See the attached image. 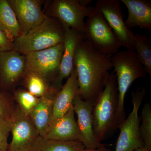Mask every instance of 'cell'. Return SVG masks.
<instances>
[{
  "label": "cell",
  "mask_w": 151,
  "mask_h": 151,
  "mask_svg": "<svg viewBox=\"0 0 151 151\" xmlns=\"http://www.w3.org/2000/svg\"><path fill=\"white\" fill-rule=\"evenodd\" d=\"M74 66L77 73L78 95L94 105L106 86L113 68L111 57L94 48L85 37L76 48Z\"/></svg>",
  "instance_id": "6da1fadb"
},
{
  "label": "cell",
  "mask_w": 151,
  "mask_h": 151,
  "mask_svg": "<svg viewBox=\"0 0 151 151\" xmlns=\"http://www.w3.org/2000/svg\"><path fill=\"white\" fill-rule=\"evenodd\" d=\"M57 93H52L39 98L29 117L39 134L44 137L52 122L53 99Z\"/></svg>",
  "instance_id": "ac0fdd59"
},
{
  "label": "cell",
  "mask_w": 151,
  "mask_h": 151,
  "mask_svg": "<svg viewBox=\"0 0 151 151\" xmlns=\"http://www.w3.org/2000/svg\"><path fill=\"white\" fill-rule=\"evenodd\" d=\"M15 98L19 106L20 110L25 116H29L38 101L39 98L27 90L20 89L15 93Z\"/></svg>",
  "instance_id": "cb8c5ba5"
},
{
  "label": "cell",
  "mask_w": 151,
  "mask_h": 151,
  "mask_svg": "<svg viewBox=\"0 0 151 151\" xmlns=\"http://www.w3.org/2000/svg\"><path fill=\"white\" fill-rule=\"evenodd\" d=\"M146 94L145 88H139L132 92L133 108L128 117L118 127L120 132L115 151H134L145 147L140 131L138 111Z\"/></svg>",
  "instance_id": "8992f818"
},
{
  "label": "cell",
  "mask_w": 151,
  "mask_h": 151,
  "mask_svg": "<svg viewBox=\"0 0 151 151\" xmlns=\"http://www.w3.org/2000/svg\"><path fill=\"white\" fill-rule=\"evenodd\" d=\"M44 12L46 16L58 19L64 26L84 35V19L94 10V7L81 5L79 0H53L49 2Z\"/></svg>",
  "instance_id": "52a82bcc"
},
{
  "label": "cell",
  "mask_w": 151,
  "mask_h": 151,
  "mask_svg": "<svg viewBox=\"0 0 151 151\" xmlns=\"http://www.w3.org/2000/svg\"><path fill=\"white\" fill-rule=\"evenodd\" d=\"M14 42L8 37L3 31L0 29V52L14 50Z\"/></svg>",
  "instance_id": "4316f807"
},
{
  "label": "cell",
  "mask_w": 151,
  "mask_h": 151,
  "mask_svg": "<svg viewBox=\"0 0 151 151\" xmlns=\"http://www.w3.org/2000/svg\"><path fill=\"white\" fill-rule=\"evenodd\" d=\"M84 35L94 48L110 57L122 46L103 14L95 7L85 22Z\"/></svg>",
  "instance_id": "5b68a950"
},
{
  "label": "cell",
  "mask_w": 151,
  "mask_h": 151,
  "mask_svg": "<svg viewBox=\"0 0 151 151\" xmlns=\"http://www.w3.org/2000/svg\"><path fill=\"white\" fill-rule=\"evenodd\" d=\"M74 114L73 106L65 115L52 121L44 137L56 140L81 142V135Z\"/></svg>",
  "instance_id": "9a60e30c"
},
{
  "label": "cell",
  "mask_w": 151,
  "mask_h": 151,
  "mask_svg": "<svg viewBox=\"0 0 151 151\" xmlns=\"http://www.w3.org/2000/svg\"><path fill=\"white\" fill-rule=\"evenodd\" d=\"M83 151H112L111 149L105 147V145L102 146L99 148L93 149H85Z\"/></svg>",
  "instance_id": "83f0119b"
},
{
  "label": "cell",
  "mask_w": 151,
  "mask_h": 151,
  "mask_svg": "<svg viewBox=\"0 0 151 151\" xmlns=\"http://www.w3.org/2000/svg\"><path fill=\"white\" fill-rule=\"evenodd\" d=\"M7 95L0 91V116L12 118L15 110Z\"/></svg>",
  "instance_id": "484cf974"
},
{
  "label": "cell",
  "mask_w": 151,
  "mask_h": 151,
  "mask_svg": "<svg viewBox=\"0 0 151 151\" xmlns=\"http://www.w3.org/2000/svg\"><path fill=\"white\" fill-rule=\"evenodd\" d=\"M85 149L80 141L56 140L40 136L31 151H83Z\"/></svg>",
  "instance_id": "ffe728a7"
},
{
  "label": "cell",
  "mask_w": 151,
  "mask_h": 151,
  "mask_svg": "<svg viewBox=\"0 0 151 151\" xmlns=\"http://www.w3.org/2000/svg\"><path fill=\"white\" fill-rule=\"evenodd\" d=\"M23 77L27 91L38 98L57 92L48 86V83L44 78L39 76L28 73L25 74Z\"/></svg>",
  "instance_id": "7402d4cb"
},
{
  "label": "cell",
  "mask_w": 151,
  "mask_h": 151,
  "mask_svg": "<svg viewBox=\"0 0 151 151\" xmlns=\"http://www.w3.org/2000/svg\"><path fill=\"white\" fill-rule=\"evenodd\" d=\"M135 51L147 74L151 76V39L150 37L134 35Z\"/></svg>",
  "instance_id": "44dd1931"
},
{
  "label": "cell",
  "mask_w": 151,
  "mask_h": 151,
  "mask_svg": "<svg viewBox=\"0 0 151 151\" xmlns=\"http://www.w3.org/2000/svg\"><path fill=\"white\" fill-rule=\"evenodd\" d=\"M140 131L145 147L151 151V107L150 103L145 104L141 113Z\"/></svg>",
  "instance_id": "603a6c76"
},
{
  "label": "cell",
  "mask_w": 151,
  "mask_h": 151,
  "mask_svg": "<svg viewBox=\"0 0 151 151\" xmlns=\"http://www.w3.org/2000/svg\"><path fill=\"white\" fill-rule=\"evenodd\" d=\"M65 29L64 50L58 75L52 82L51 88L58 92L62 87V82L71 74L74 67V54L78 42L85 37L84 34L66 26Z\"/></svg>",
  "instance_id": "4fadbf2b"
},
{
  "label": "cell",
  "mask_w": 151,
  "mask_h": 151,
  "mask_svg": "<svg viewBox=\"0 0 151 151\" xmlns=\"http://www.w3.org/2000/svg\"><path fill=\"white\" fill-rule=\"evenodd\" d=\"M92 103L76 95L73 102L74 113L77 117V123L81 135V142L86 149H96L105 145L97 142L93 129Z\"/></svg>",
  "instance_id": "7c38bea8"
},
{
  "label": "cell",
  "mask_w": 151,
  "mask_h": 151,
  "mask_svg": "<svg viewBox=\"0 0 151 151\" xmlns=\"http://www.w3.org/2000/svg\"><path fill=\"white\" fill-rule=\"evenodd\" d=\"M79 3L81 5L84 6H89V5L92 3V1L91 0H79Z\"/></svg>",
  "instance_id": "f1b7e54d"
},
{
  "label": "cell",
  "mask_w": 151,
  "mask_h": 151,
  "mask_svg": "<svg viewBox=\"0 0 151 151\" xmlns=\"http://www.w3.org/2000/svg\"><path fill=\"white\" fill-rule=\"evenodd\" d=\"M12 126V118L0 116V150H8V140Z\"/></svg>",
  "instance_id": "d4e9b609"
},
{
  "label": "cell",
  "mask_w": 151,
  "mask_h": 151,
  "mask_svg": "<svg viewBox=\"0 0 151 151\" xmlns=\"http://www.w3.org/2000/svg\"><path fill=\"white\" fill-rule=\"evenodd\" d=\"M134 151H151L150 150H148L145 147L141 148H139L135 150Z\"/></svg>",
  "instance_id": "f546056e"
},
{
  "label": "cell",
  "mask_w": 151,
  "mask_h": 151,
  "mask_svg": "<svg viewBox=\"0 0 151 151\" xmlns=\"http://www.w3.org/2000/svg\"><path fill=\"white\" fill-rule=\"evenodd\" d=\"M15 14L21 36L41 24L46 15L42 9L44 1L41 0H8Z\"/></svg>",
  "instance_id": "8fae6325"
},
{
  "label": "cell",
  "mask_w": 151,
  "mask_h": 151,
  "mask_svg": "<svg viewBox=\"0 0 151 151\" xmlns=\"http://www.w3.org/2000/svg\"><path fill=\"white\" fill-rule=\"evenodd\" d=\"M116 73L119 98L116 113L117 127L126 119L124 100L128 89L134 81L147 75L145 68L141 64L135 51L128 50L118 52L111 57Z\"/></svg>",
  "instance_id": "7a4b0ae2"
},
{
  "label": "cell",
  "mask_w": 151,
  "mask_h": 151,
  "mask_svg": "<svg viewBox=\"0 0 151 151\" xmlns=\"http://www.w3.org/2000/svg\"><path fill=\"white\" fill-rule=\"evenodd\" d=\"M118 93L116 74L110 73L107 84L93 105L92 121L94 135L101 143L107 134L118 129L116 113Z\"/></svg>",
  "instance_id": "3957f363"
},
{
  "label": "cell",
  "mask_w": 151,
  "mask_h": 151,
  "mask_svg": "<svg viewBox=\"0 0 151 151\" xmlns=\"http://www.w3.org/2000/svg\"><path fill=\"white\" fill-rule=\"evenodd\" d=\"M95 7L103 14L108 24L121 42L122 46L135 51L134 34L124 21V14L119 0H98Z\"/></svg>",
  "instance_id": "9c48e42d"
},
{
  "label": "cell",
  "mask_w": 151,
  "mask_h": 151,
  "mask_svg": "<svg viewBox=\"0 0 151 151\" xmlns=\"http://www.w3.org/2000/svg\"><path fill=\"white\" fill-rule=\"evenodd\" d=\"M127 7L128 16L125 21L129 29L139 27L151 29V1L150 0H121Z\"/></svg>",
  "instance_id": "e0dca14e"
},
{
  "label": "cell",
  "mask_w": 151,
  "mask_h": 151,
  "mask_svg": "<svg viewBox=\"0 0 151 151\" xmlns=\"http://www.w3.org/2000/svg\"><path fill=\"white\" fill-rule=\"evenodd\" d=\"M0 151H9L8 150H0Z\"/></svg>",
  "instance_id": "4dcf8cb0"
},
{
  "label": "cell",
  "mask_w": 151,
  "mask_h": 151,
  "mask_svg": "<svg viewBox=\"0 0 151 151\" xmlns=\"http://www.w3.org/2000/svg\"><path fill=\"white\" fill-rule=\"evenodd\" d=\"M0 29L13 42L21 36L15 14L8 0H0Z\"/></svg>",
  "instance_id": "d6986e66"
},
{
  "label": "cell",
  "mask_w": 151,
  "mask_h": 151,
  "mask_svg": "<svg viewBox=\"0 0 151 151\" xmlns=\"http://www.w3.org/2000/svg\"><path fill=\"white\" fill-rule=\"evenodd\" d=\"M12 141L9 151H31L40 135L29 116L18 108L12 118Z\"/></svg>",
  "instance_id": "30bf717a"
},
{
  "label": "cell",
  "mask_w": 151,
  "mask_h": 151,
  "mask_svg": "<svg viewBox=\"0 0 151 151\" xmlns=\"http://www.w3.org/2000/svg\"><path fill=\"white\" fill-rule=\"evenodd\" d=\"M65 34L59 20L46 16L39 25L14 40V50L24 55L43 50L63 42Z\"/></svg>",
  "instance_id": "277c9868"
},
{
  "label": "cell",
  "mask_w": 151,
  "mask_h": 151,
  "mask_svg": "<svg viewBox=\"0 0 151 151\" xmlns=\"http://www.w3.org/2000/svg\"><path fill=\"white\" fill-rule=\"evenodd\" d=\"M63 50V42L43 50L26 55L24 75L34 73L44 78L47 83L48 81L53 82L59 73Z\"/></svg>",
  "instance_id": "ba28073f"
},
{
  "label": "cell",
  "mask_w": 151,
  "mask_h": 151,
  "mask_svg": "<svg viewBox=\"0 0 151 151\" xmlns=\"http://www.w3.org/2000/svg\"><path fill=\"white\" fill-rule=\"evenodd\" d=\"M24 55L15 50L0 52V84L5 89L13 87L23 77Z\"/></svg>",
  "instance_id": "5bb4252c"
},
{
  "label": "cell",
  "mask_w": 151,
  "mask_h": 151,
  "mask_svg": "<svg viewBox=\"0 0 151 151\" xmlns=\"http://www.w3.org/2000/svg\"><path fill=\"white\" fill-rule=\"evenodd\" d=\"M78 91L77 73L74 66L65 84L57 92L53 99L52 122L65 115L72 108Z\"/></svg>",
  "instance_id": "2e32d148"
}]
</instances>
